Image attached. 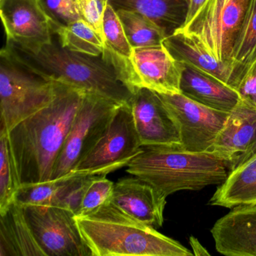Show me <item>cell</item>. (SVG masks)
<instances>
[{"label":"cell","mask_w":256,"mask_h":256,"mask_svg":"<svg viewBox=\"0 0 256 256\" xmlns=\"http://www.w3.org/2000/svg\"><path fill=\"white\" fill-rule=\"evenodd\" d=\"M56 82L53 101L8 132L20 185L52 180L55 162L86 92Z\"/></svg>","instance_id":"1"},{"label":"cell","mask_w":256,"mask_h":256,"mask_svg":"<svg viewBox=\"0 0 256 256\" xmlns=\"http://www.w3.org/2000/svg\"><path fill=\"white\" fill-rule=\"evenodd\" d=\"M12 54L42 77L97 94L119 104H127L130 89L121 82L113 66L103 58L72 52L60 44L56 35L49 44L30 52L6 43Z\"/></svg>","instance_id":"2"},{"label":"cell","mask_w":256,"mask_h":256,"mask_svg":"<svg viewBox=\"0 0 256 256\" xmlns=\"http://www.w3.org/2000/svg\"><path fill=\"white\" fill-rule=\"evenodd\" d=\"M76 218L92 256H194L178 241L132 218L110 202Z\"/></svg>","instance_id":"3"},{"label":"cell","mask_w":256,"mask_h":256,"mask_svg":"<svg viewBox=\"0 0 256 256\" xmlns=\"http://www.w3.org/2000/svg\"><path fill=\"white\" fill-rule=\"evenodd\" d=\"M126 166L128 174L167 197L182 190L198 191L220 186L229 174L224 160L212 152H186L168 145L142 146Z\"/></svg>","instance_id":"4"},{"label":"cell","mask_w":256,"mask_h":256,"mask_svg":"<svg viewBox=\"0 0 256 256\" xmlns=\"http://www.w3.org/2000/svg\"><path fill=\"white\" fill-rule=\"evenodd\" d=\"M56 82L32 71L5 48L0 52V132L48 106L56 96Z\"/></svg>","instance_id":"5"},{"label":"cell","mask_w":256,"mask_h":256,"mask_svg":"<svg viewBox=\"0 0 256 256\" xmlns=\"http://www.w3.org/2000/svg\"><path fill=\"white\" fill-rule=\"evenodd\" d=\"M250 0H205L174 34L191 37L220 61H232L234 43Z\"/></svg>","instance_id":"6"},{"label":"cell","mask_w":256,"mask_h":256,"mask_svg":"<svg viewBox=\"0 0 256 256\" xmlns=\"http://www.w3.org/2000/svg\"><path fill=\"white\" fill-rule=\"evenodd\" d=\"M120 106L102 96L85 92L55 162L52 180L62 178L76 168L101 138Z\"/></svg>","instance_id":"7"},{"label":"cell","mask_w":256,"mask_h":256,"mask_svg":"<svg viewBox=\"0 0 256 256\" xmlns=\"http://www.w3.org/2000/svg\"><path fill=\"white\" fill-rule=\"evenodd\" d=\"M104 58L113 66L121 82L132 92L137 88H146L158 94H181V80L186 66L163 44L133 49L127 60Z\"/></svg>","instance_id":"8"},{"label":"cell","mask_w":256,"mask_h":256,"mask_svg":"<svg viewBox=\"0 0 256 256\" xmlns=\"http://www.w3.org/2000/svg\"><path fill=\"white\" fill-rule=\"evenodd\" d=\"M142 146L131 108L121 104L101 138L73 172L108 174L126 166Z\"/></svg>","instance_id":"9"},{"label":"cell","mask_w":256,"mask_h":256,"mask_svg":"<svg viewBox=\"0 0 256 256\" xmlns=\"http://www.w3.org/2000/svg\"><path fill=\"white\" fill-rule=\"evenodd\" d=\"M24 209L30 227L47 256H92L72 211L41 205Z\"/></svg>","instance_id":"10"},{"label":"cell","mask_w":256,"mask_h":256,"mask_svg":"<svg viewBox=\"0 0 256 256\" xmlns=\"http://www.w3.org/2000/svg\"><path fill=\"white\" fill-rule=\"evenodd\" d=\"M158 95L179 128L181 150L209 152L229 113L206 107L182 94Z\"/></svg>","instance_id":"11"},{"label":"cell","mask_w":256,"mask_h":256,"mask_svg":"<svg viewBox=\"0 0 256 256\" xmlns=\"http://www.w3.org/2000/svg\"><path fill=\"white\" fill-rule=\"evenodd\" d=\"M7 43L36 52L52 42V24L38 0H0Z\"/></svg>","instance_id":"12"},{"label":"cell","mask_w":256,"mask_h":256,"mask_svg":"<svg viewBox=\"0 0 256 256\" xmlns=\"http://www.w3.org/2000/svg\"><path fill=\"white\" fill-rule=\"evenodd\" d=\"M229 172L256 155V108L240 98L211 146Z\"/></svg>","instance_id":"13"},{"label":"cell","mask_w":256,"mask_h":256,"mask_svg":"<svg viewBox=\"0 0 256 256\" xmlns=\"http://www.w3.org/2000/svg\"><path fill=\"white\" fill-rule=\"evenodd\" d=\"M142 146L181 148L179 128L158 92L146 88L133 90L128 102Z\"/></svg>","instance_id":"14"},{"label":"cell","mask_w":256,"mask_h":256,"mask_svg":"<svg viewBox=\"0 0 256 256\" xmlns=\"http://www.w3.org/2000/svg\"><path fill=\"white\" fill-rule=\"evenodd\" d=\"M166 198L154 186L136 176L114 184L110 203L132 218L158 228L164 222Z\"/></svg>","instance_id":"15"},{"label":"cell","mask_w":256,"mask_h":256,"mask_svg":"<svg viewBox=\"0 0 256 256\" xmlns=\"http://www.w3.org/2000/svg\"><path fill=\"white\" fill-rule=\"evenodd\" d=\"M216 251L228 256H256V204L240 205L210 230Z\"/></svg>","instance_id":"16"},{"label":"cell","mask_w":256,"mask_h":256,"mask_svg":"<svg viewBox=\"0 0 256 256\" xmlns=\"http://www.w3.org/2000/svg\"><path fill=\"white\" fill-rule=\"evenodd\" d=\"M162 44L170 54L186 66L208 74L235 90L238 71L232 61H220L191 37L173 34Z\"/></svg>","instance_id":"17"},{"label":"cell","mask_w":256,"mask_h":256,"mask_svg":"<svg viewBox=\"0 0 256 256\" xmlns=\"http://www.w3.org/2000/svg\"><path fill=\"white\" fill-rule=\"evenodd\" d=\"M0 256H47L30 227L24 209L14 202L0 214Z\"/></svg>","instance_id":"18"},{"label":"cell","mask_w":256,"mask_h":256,"mask_svg":"<svg viewBox=\"0 0 256 256\" xmlns=\"http://www.w3.org/2000/svg\"><path fill=\"white\" fill-rule=\"evenodd\" d=\"M180 90L181 94L188 98L228 113L233 110L240 100L236 90L188 66L185 67L182 73Z\"/></svg>","instance_id":"19"},{"label":"cell","mask_w":256,"mask_h":256,"mask_svg":"<svg viewBox=\"0 0 256 256\" xmlns=\"http://www.w3.org/2000/svg\"><path fill=\"white\" fill-rule=\"evenodd\" d=\"M209 204L227 208L256 204V155L229 172L226 180L216 188Z\"/></svg>","instance_id":"20"},{"label":"cell","mask_w":256,"mask_h":256,"mask_svg":"<svg viewBox=\"0 0 256 256\" xmlns=\"http://www.w3.org/2000/svg\"><path fill=\"white\" fill-rule=\"evenodd\" d=\"M108 2L116 11L128 10L146 16L168 36L184 24L186 16L184 0H108Z\"/></svg>","instance_id":"21"},{"label":"cell","mask_w":256,"mask_h":256,"mask_svg":"<svg viewBox=\"0 0 256 256\" xmlns=\"http://www.w3.org/2000/svg\"><path fill=\"white\" fill-rule=\"evenodd\" d=\"M62 47L90 56L103 54L104 43L102 38L84 20L80 19L67 26L53 30Z\"/></svg>","instance_id":"22"},{"label":"cell","mask_w":256,"mask_h":256,"mask_svg":"<svg viewBox=\"0 0 256 256\" xmlns=\"http://www.w3.org/2000/svg\"><path fill=\"white\" fill-rule=\"evenodd\" d=\"M116 12L133 49L162 46L168 36L162 28L140 13L124 10Z\"/></svg>","instance_id":"23"},{"label":"cell","mask_w":256,"mask_h":256,"mask_svg":"<svg viewBox=\"0 0 256 256\" xmlns=\"http://www.w3.org/2000/svg\"><path fill=\"white\" fill-rule=\"evenodd\" d=\"M256 53V0H250L236 34L232 50V61L238 68V76L241 68Z\"/></svg>","instance_id":"24"},{"label":"cell","mask_w":256,"mask_h":256,"mask_svg":"<svg viewBox=\"0 0 256 256\" xmlns=\"http://www.w3.org/2000/svg\"><path fill=\"white\" fill-rule=\"evenodd\" d=\"M104 49L103 55L114 59H130L133 48L128 42L122 22L116 10L108 2L102 22Z\"/></svg>","instance_id":"25"},{"label":"cell","mask_w":256,"mask_h":256,"mask_svg":"<svg viewBox=\"0 0 256 256\" xmlns=\"http://www.w3.org/2000/svg\"><path fill=\"white\" fill-rule=\"evenodd\" d=\"M92 172H72L64 176L50 206H59L78 214L88 187L96 176ZM107 175V174H106Z\"/></svg>","instance_id":"26"},{"label":"cell","mask_w":256,"mask_h":256,"mask_svg":"<svg viewBox=\"0 0 256 256\" xmlns=\"http://www.w3.org/2000/svg\"><path fill=\"white\" fill-rule=\"evenodd\" d=\"M20 186L8 132H0V214L14 202V196Z\"/></svg>","instance_id":"27"},{"label":"cell","mask_w":256,"mask_h":256,"mask_svg":"<svg viewBox=\"0 0 256 256\" xmlns=\"http://www.w3.org/2000/svg\"><path fill=\"white\" fill-rule=\"evenodd\" d=\"M62 180L64 176L46 182L22 184L14 196V202L22 208L32 205L50 206Z\"/></svg>","instance_id":"28"},{"label":"cell","mask_w":256,"mask_h":256,"mask_svg":"<svg viewBox=\"0 0 256 256\" xmlns=\"http://www.w3.org/2000/svg\"><path fill=\"white\" fill-rule=\"evenodd\" d=\"M106 174L96 176L85 192L80 209L76 216H86L109 203L114 184L106 178Z\"/></svg>","instance_id":"29"},{"label":"cell","mask_w":256,"mask_h":256,"mask_svg":"<svg viewBox=\"0 0 256 256\" xmlns=\"http://www.w3.org/2000/svg\"><path fill=\"white\" fill-rule=\"evenodd\" d=\"M52 24V30L67 26L80 16L76 0H38Z\"/></svg>","instance_id":"30"},{"label":"cell","mask_w":256,"mask_h":256,"mask_svg":"<svg viewBox=\"0 0 256 256\" xmlns=\"http://www.w3.org/2000/svg\"><path fill=\"white\" fill-rule=\"evenodd\" d=\"M235 90L242 100L256 108V53L241 68Z\"/></svg>","instance_id":"31"},{"label":"cell","mask_w":256,"mask_h":256,"mask_svg":"<svg viewBox=\"0 0 256 256\" xmlns=\"http://www.w3.org/2000/svg\"><path fill=\"white\" fill-rule=\"evenodd\" d=\"M80 18L102 38V22L108 0H76Z\"/></svg>","instance_id":"32"},{"label":"cell","mask_w":256,"mask_h":256,"mask_svg":"<svg viewBox=\"0 0 256 256\" xmlns=\"http://www.w3.org/2000/svg\"><path fill=\"white\" fill-rule=\"evenodd\" d=\"M184 1L186 6V16L184 23V24H186L191 20L205 0H184Z\"/></svg>","instance_id":"33"},{"label":"cell","mask_w":256,"mask_h":256,"mask_svg":"<svg viewBox=\"0 0 256 256\" xmlns=\"http://www.w3.org/2000/svg\"><path fill=\"white\" fill-rule=\"evenodd\" d=\"M190 245H191L192 250H193V254L196 256H210V253L208 250L200 244L197 238L194 236H190Z\"/></svg>","instance_id":"34"}]
</instances>
